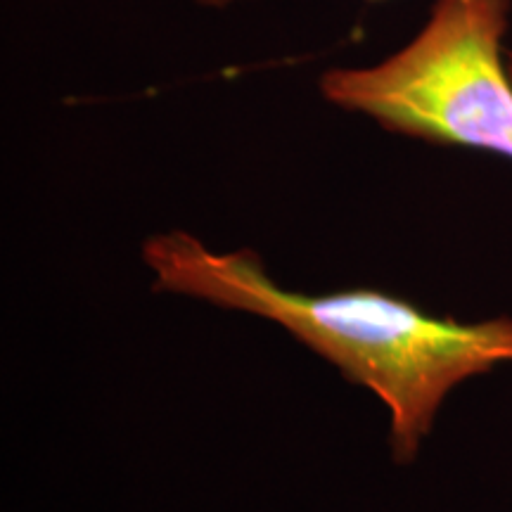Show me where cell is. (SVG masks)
Segmentation results:
<instances>
[{"label": "cell", "instance_id": "6da1fadb", "mask_svg": "<svg viewBox=\"0 0 512 512\" xmlns=\"http://www.w3.org/2000/svg\"><path fill=\"white\" fill-rule=\"evenodd\" d=\"M155 290L252 313L328 358L389 413L396 463H411L446 396L470 377L512 363V318H437L377 290L311 297L280 287L252 249L216 252L185 230L145 240Z\"/></svg>", "mask_w": 512, "mask_h": 512}, {"label": "cell", "instance_id": "7a4b0ae2", "mask_svg": "<svg viewBox=\"0 0 512 512\" xmlns=\"http://www.w3.org/2000/svg\"><path fill=\"white\" fill-rule=\"evenodd\" d=\"M508 0H437L425 27L373 67L330 69L325 100L387 131L512 159V76L501 46Z\"/></svg>", "mask_w": 512, "mask_h": 512}, {"label": "cell", "instance_id": "3957f363", "mask_svg": "<svg viewBox=\"0 0 512 512\" xmlns=\"http://www.w3.org/2000/svg\"><path fill=\"white\" fill-rule=\"evenodd\" d=\"M197 3H202V5H228V3H233V0H197Z\"/></svg>", "mask_w": 512, "mask_h": 512}]
</instances>
